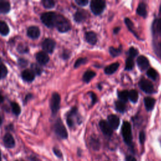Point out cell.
<instances>
[{
    "instance_id": "obj_7",
    "label": "cell",
    "mask_w": 161,
    "mask_h": 161,
    "mask_svg": "<svg viewBox=\"0 0 161 161\" xmlns=\"http://www.w3.org/2000/svg\"><path fill=\"white\" fill-rule=\"evenodd\" d=\"M140 88L147 94H152L154 92V88L152 83L147 79H142L138 82Z\"/></svg>"
},
{
    "instance_id": "obj_30",
    "label": "cell",
    "mask_w": 161,
    "mask_h": 161,
    "mask_svg": "<svg viewBox=\"0 0 161 161\" xmlns=\"http://www.w3.org/2000/svg\"><path fill=\"white\" fill-rule=\"evenodd\" d=\"M11 108H12V111H13V113L14 114H16V116L19 115L21 113V108L19 107V104L16 102H11Z\"/></svg>"
},
{
    "instance_id": "obj_14",
    "label": "cell",
    "mask_w": 161,
    "mask_h": 161,
    "mask_svg": "<svg viewBox=\"0 0 161 161\" xmlns=\"http://www.w3.org/2000/svg\"><path fill=\"white\" fill-rule=\"evenodd\" d=\"M36 58L40 65H45L49 61V57L45 52H39L36 54Z\"/></svg>"
},
{
    "instance_id": "obj_31",
    "label": "cell",
    "mask_w": 161,
    "mask_h": 161,
    "mask_svg": "<svg viewBox=\"0 0 161 161\" xmlns=\"http://www.w3.org/2000/svg\"><path fill=\"white\" fill-rule=\"evenodd\" d=\"M109 52L112 57H115L118 56L121 53V48H114L113 47H111L109 48Z\"/></svg>"
},
{
    "instance_id": "obj_46",
    "label": "cell",
    "mask_w": 161,
    "mask_h": 161,
    "mask_svg": "<svg viewBox=\"0 0 161 161\" xmlns=\"http://www.w3.org/2000/svg\"><path fill=\"white\" fill-rule=\"evenodd\" d=\"M125 161H136V160L133 156L128 155L125 158Z\"/></svg>"
},
{
    "instance_id": "obj_49",
    "label": "cell",
    "mask_w": 161,
    "mask_h": 161,
    "mask_svg": "<svg viewBox=\"0 0 161 161\" xmlns=\"http://www.w3.org/2000/svg\"><path fill=\"white\" fill-rule=\"evenodd\" d=\"M4 101V97L0 94V104H1Z\"/></svg>"
},
{
    "instance_id": "obj_17",
    "label": "cell",
    "mask_w": 161,
    "mask_h": 161,
    "mask_svg": "<svg viewBox=\"0 0 161 161\" xmlns=\"http://www.w3.org/2000/svg\"><path fill=\"white\" fill-rule=\"evenodd\" d=\"M86 40L88 43L90 45H94L96 43L97 38V35L96 34L93 32V31H88L86 33L85 35Z\"/></svg>"
},
{
    "instance_id": "obj_41",
    "label": "cell",
    "mask_w": 161,
    "mask_h": 161,
    "mask_svg": "<svg viewBox=\"0 0 161 161\" xmlns=\"http://www.w3.org/2000/svg\"><path fill=\"white\" fill-rule=\"evenodd\" d=\"M75 2L80 6H85L89 3V1L87 0H75Z\"/></svg>"
},
{
    "instance_id": "obj_45",
    "label": "cell",
    "mask_w": 161,
    "mask_h": 161,
    "mask_svg": "<svg viewBox=\"0 0 161 161\" xmlns=\"http://www.w3.org/2000/svg\"><path fill=\"white\" fill-rule=\"evenodd\" d=\"M156 28L158 31L161 32V18L157 19L156 22Z\"/></svg>"
},
{
    "instance_id": "obj_34",
    "label": "cell",
    "mask_w": 161,
    "mask_h": 161,
    "mask_svg": "<svg viewBox=\"0 0 161 161\" xmlns=\"http://www.w3.org/2000/svg\"><path fill=\"white\" fill-rule=\"evenodd\" d=\"M8 74V69L3 64H0V79H3L6 77Z\"/></svg>"
},
{
    "instance_id": "obj_11",
    "label": "cell",
    "mask_w": 161,
    "mask_h": 161,
    "mask_svg": "<svg viewBox=\"0 0 161 161\" xmlns=\"http://www.w3.org/2000/svg\"><path fill=\"white\" fill-rule=\"evenodd\" d=\"M136 63L139 69L142 70H145L148 68L149 66V62L147 57L143 55H140L137 58Z\"/></svg>"
},
{
    "instance_id": "obj_42",
    "label": "cell",
    "mask_w": 161,
    "mask_h": 161,
    "mask_svg": "<svg viewBox=\"0 0 161 161\" xmlns=\"http://www.w3.org/2000/svg\"><path fill=\"white\" fill-rule=\"evenodd\" d=\"M89 94H90V96H91V99H92V103H91V104L93 105V104H94L96 103V102L97 101V97H96V94H95L94 92H89Z\"/></svg>"
},
{
    "instance_id": "obj_24",
    "label": "cell",
    "mask_w": 161,
    "mask_h": 161,
    "mask_svg": "<svg viewBox=\"0 0 161 161\" xmlns=\"http://www.w3.org/2000/svg\"><path fill=\"white\" fill-rule=\"evenodd\" d=\"M9 32V29L8 25L3 21H0V33L3 35H7Z\"/></svg>"
},
{
    "instance_id": "obj_6",
    "label": "cell",
    "mask_w": 161,
    "mask_h": 161,
    "mask_svg": "<svg viewBox=\"0 0 161 161\" xmlns=\"http://www.w3.org/2000/svg\"><path fill=\"white\" fill-rule=\"evenodd\" d=\"M60 97L57 92H54L50 99V109L52 114L55 115L58 112L60 108Z\"/></svg>"
},
{
    "instance_id": "obj_27",
    "label": "cell",
    "mask_w": 161,
    "mask_h": 161,
    "mask_svg": "<svg viewBox=\"0 0 161 161\" xmlns=\"http://www.w3.org/2000/svg\"><path fill=\"white\" fill-rule=\"evenodd\" d=\"M118 97L119 101L126 103L128 99V91L125 90L122 91H119L118 92Z\"/></svg>"
},
{
    "instance_id": "obj_37",
    "label": "cell",
    "mask_w": 161,
    "mask_h": 161,
    "mask_svg": "<svg viewBox=\"0 0 161 161\" xmlns=\"http://www.w3.org/2000/svg\"><path fill=\"white\" fill-rule=\"evenodd\" d=\"M87 59L86 58L81 57V58H78L74 64V68H77V67H80L81 65L86 64L87 62Z\"/></svg>"
},
{
    "instance_id": "obj_39",
    "label": "cell",
    "mask_w": 161,
    "mask_h": 161,
    "mask_svg": "<svg viewBox=\"0 0 161 161\" xmlns=\"http://www.w3.org/2000/svg\"><path fill=\"white\" fill-rule=\"evenodd\" d=\"M17 50L18 52L21 53H25L28 52V48L27 46L20 44L18 45V48H17Z\"/></svg>"
},
{
    "instance_id": "obj_22",
    "label": "cell",
    "mask_w": 161,
    "mask_h": 161,
    "mask_svg": "<svg viewBox=\"0 0 161 161\" xmlns=\"http://www.w3.org/2000/svg\"><path fill=\"white\" fill-rule=\"evenodd\" d=\"M10 3L5 1H0V13L5 14L10 11Z\"/></svg>"
},
{
    "instance_id": "obj_43",
    "label": "cell",
    "mask_w": 161,
    "mask_h": 161,
    "mask_svg": "<svg viewBox=\"0 0 161 161\" xmlns=\"http://www.w3.org/2000/svg\"><path fill=\"white\" fill-rule=\"evenodd\" d=\"M53 151L55 155L57 157H59V158H62V152H60V150L59 149H58V148H53Z\"/></svg>"
},
{
    "instance_id": "obj_44",
    "label": "cell",
    "mask_w": 161,
    "mask_h": 161,
    "mask_svg": "<svg viewBox=\"0 0 161 161\" xmlns=\"http://www.w3.org/2000/svg\"><path fill=\"white\" fill-rule=\"evenodd\" d=\"M18 63L21 67H25L28 64V61L24 58H20L18 60Z\"/></svg>"
},
{
    "instance_id": "obj_28",
    "label": "cell",
    "mask_w": 161,
    "mask_h": 161,
    "mask_svg": "<svg viewBox=\"0 0 161 161\" xmlns=\"http://www.w3.org/2000/svg\"><path fill=\"white\" fill-rule=\"evenodd\" d=\"M147 75L150 79H152L153 80H155L158 77L157 72L153 68H150L147 70Z\"/></svg>"
},
{
    "instance_id": "obj_33",
    "label": "cell",
    "mask_w": 161,
    "mask_h": 161,
    "mask_svg": "<svg viewBox=\"0 0 161 161\" xmlns=\"http://www.w3.org/2000/svg\"><path fill=\"white\" fill-rule=\"evenodd\" d=\"M42 3L43 7L47 9H51L55 6V2L52 0H43Z\"/></svg>"
},
{
    "instance_id": "obj_38",
    "label": "cell",
    "mask_w": 161,
    "mask_h": 161,
    "mask_svg": "<svg viewBox=\"0 0 161 161\" xmlns=\"http://www.w3.org/2000/svg\"><path fill=\"white\" fill-rule=\"evenodd\" d=\"M138 54V52L137 50V49H136L134 47H130L129 50H128V55H129V57L133 58L134 57H135Z\"/></svg>"
},
{
    "instance_id": "obj_23",
    "label": "cell",
    "mask_w": 161,
    "mask_h": 161,
    "mask_svg": "<svg viewBox=\"0 0 161 161\" xmlns=\"http://www.w3.org/2000/svg\"><path fill=\"white\" fill-rule=\"evenodd\" d=\"M96 75V72L92 70H87L83 75L82 80L85 82H89L90 80L94 77Z\"/></svg>"
},
{
    "instance_id": "obj_15",
    "label": "cell",
    "mask_w": 161,
    "mask_h": 161,
    "mask_svg": "<svg viewBox=\"0 0 161 161\" xmlns=\"http://www.w3.org/2000/svg\"><path fill=\"white\" fill-rule=\"evenodd\" d=\"M3 142L6 147L8 148H13L15 145L14 138L10 133H6L3 137Z\"/></svg>"
},
{
    "instance_id": "obj_4",
    "label": "cell",
    "mask_w": 161,
    "mask_h": 161,
    "mask_svg": "<svg viewBox=\"0 0 161 161\" xmlns=\"http://www.w3.org/2000/svg\"><path fill=\"white\" fill-rule=\"evenodd\" d=\"M90 8L95 15H99L104 11L106 8V2L103 0H92L91 2Z\"/></svg>"
},
{
    "instance_id": "obj_19",
    "label": "cell",
    "mask_w": 161,
    "mask_h": 161,
    "mask_svg": "<svg viewBox=\"0 0 161 161\" xmlns=\"http://www.w3.org/2000/svg\"><path fill=\"white\" fill-rule=\"evenodd\" d=\"M119 66V64L118 62H115V63L111 64L107 66L104 69V72L107 75L113 74L117 70Z\"/></svg>"
},
{
    "instance_id": "obj_47",
    "label": "cell",
    "mask_w": 161,
    "mask_h": 161,
    "mask_svg": "<svg viewBox=\"0 0 161 161\" xmlns=\"http://www.w3.org/2000/svg\"><path fill=\"white\" fill-rule=\"evenodd\" d=\"M119 30H120V28H119V27H116V28H114V30H113L114 33V34H117V33L119 32Z\"/></svg>"
},
{
    "instance_id": "obj_26",
    "label": "cell",
    "mask_w": 161,
    "mask_h": 161,
    "mask_svg": "<svg viewBox=\"0 0 161 161\" xmlns=\"http://www.w3.org/2000/svg\"><path fill=\"white\" fill-rule=\"evenodd\" d=\"M125 23L127 26V28H128V30L136 37L138 38V36H137V34L135 33V30H134V26H133V22L131 21V19L130 18H126L125 19Z\"/></svg>"
},
{
    "instance_id": "obj_13",
    "label": "cell",
    "mask_w": 161,
    "mask_h": 161,
    "mask_svg": "<svg viewBox=\"0 0 161 161\" xmlns=\"http://www.w3.org/2000/svg\"><path fill=\"white\" fill-rule=\"evenodd\" d=\"M27 35L28 37L32 39H36L40 36V29L35 26H31L28 28Z\"/></svg>"
},
{
    "instance_id": "obj_29",
    "label": "cell",
    "mask_w": 161,
    "mask_h": 161,
    "mask_svg": "<svg viewBox=\"0 0 161 161\" xmlns=\"http://www.w3.org/2000/svg\"><path fill=\"white\" fill-rule=\"evenodd\" d=\"M115 108L117 111L119 113H124L126 109V106L125 103L121 101H117L115 102Z\"/></svg>"
},
{
    "instance_id": "obj_52",
    "label": "cell",
    "mask_w": 161,
    "mask_h": 161,
    "mask_svg": "<svg viewBox=\"0 0 161 161\" xmlns=\"http://www.w3.org/2000/svg\"><path fill=\"white\" fill-rule=\"evenodd\" d=\"M0 156H1V155H0Z\"/></svg>"
},
{
    "instance_id": "obj_5",
    "label": "cell",
    "mask_w": 161,
    "mask_h": 161,
    "mask_svg": "<svg viewBox=\"0 0 161 161\" xmlns=\"http://www.w3.org/2000/svg\"><path fill=\"white\" fill-rule=\"evenodd\" d=\"M54 129L56 134L60 137L61 138L65 139L68 136V133L67 131V130L63 124L61 119L58 118L56 121L54 126Z\"/></svg>"
},
{
    "instance_id": "obj_12",
    "label": "cell",
    "mask_w": 161,
    "mask_h": 161,
    "mask_svg": "<svg viewBox=\"0 0 161 161\" xmlns=\"http://www.w3.org/2000/svg\"><path fill=\"white\" fill-rule=\"evenodd\" d=\"M108 123L112 129L116 130L119 125V118L114 114H111L108 116Z\"/></svg>"
},
{
    "instance_id": "obj_2",
    "label": "cell",
    "mask_w": 161,
    "mask_h": 161,
    "mask_svg": "<svg viewBox=\"0 0 161 161\" xmlns=\"http://www.w3.org/2000/svg\"><path fill=\"white\" fill-rule=\"evenodd\" d=\"M55 26L57 30L61 33L68 31L70 29V24L69 21L63 16L57 14Z\"/></svg>"
},
{
    "instance_id": "obj_40",
    "label": "cell",
    "mask_w": 161,
    "mask_h": 161,
    "mask_svg": "<svg viewBox=\"0 0 161 161\" xmlns=\"http://www.w3.org/2000/svg\"><path fill=\"white\" fill-rule=\"evenodd\" d=\"M145 138H146V136H145V132L143 131H140V133H139V141H140V143L141 144H143L145 143Z\"/></svg>"
},
{
    "instance_id": "obj_1",
    "label": "cell",
    "mask_w": 161,
    "mask_h": 161,
    "mask_svg": "<svg viewBox=\"0 0 161 161\" xmlns=\"http://www.w3.org/2000/svg\"><path fill=\"white\" fill-rule=\"evenodd\" d=\"M121 135L125 143L131 146L132 145V132L131 126L129 122H123L121 126Z\"/></svg>"
},
{
    "instance_id": "obj_20",
    "label": "cell",
    "mask_w": 161,
    "mask_h": 161,
    "mask_svg": "<svg viewBox=\"0 0 161 161\" xmlns=\"http://www.w3.org/2000/svg\"><path fill=\"white\" fill-rule=\"evenodd\" d=\"M136 13L142 17H143V18L147 17V7H146V4L144 3H139L136 9Z\"/></svg>"
},
{
    "instance_id": "obj_48",
    "label": "cell",
    "mask_w": 161,
    "mask_h": 161,
    "mask_svg": "<svg viewBox=\"0 0 161 161\" xmlns=\"http://www.w3.org/2000/svg\"><path fill=\"white\" fill-rule=\"evenodd\" d=\"M69 56H70V55L68 54V53H65V52H64V53H63V57H64V59L68 58L69 57Z\"/></svg>"
},
{
    "instance_id": "obj_51",
    "label": "cell",
    "mask_w": 161,
    "mask_h": 161,
    "mask_svg": "<svg viewBox=\"0 0 161 161\" xmlns=\"http://www.w3.org/2000/svg\"><path fill=\"white\" fill-rule=\"evenodd\" d=\"M2 123H3V119H2V118H1V116H0V125H1V124H2Z\"/></svg>"
},
{
    "instance_id": "obj_50",
    "label": "cell",
    "mask_w": 161,
    "mask_h": 161,
    "mask_svg": "<svg viewBox=\"0 0 161 161\" xmlns=\"http://www.w3.org/2000/svg\"><path fill=\"white\" fill-rule=\"evenodd\" d=\"M158 49H159V53H160V56L161 57V44L159 45V47H158Z\"/></svg>"
},
{
    "instance_id": "obj_21",
    "label": "cell",
    "mask_w": 161,
    "mask_h": 161,
    "mask_svg": "<svg viewBox=\"0 0 161 161\" xmlns=\"http://www.w3.org/2000/svg\"><path fill=\"white\" fill-rule=\"evenodd\" d=\"M86 13L84 11H77L74 15V19L77 23H80L86 18Z\"/></svg>"
},
{
    "instance_id": "obj_32",
    "label": "cell",
    "mask_w": 161,
    "mask_h": 161,
    "mask_svg": "<svg viewBox=\"0 0 161 161\" xmlns=\"http://www.w3.org/2000/svg\"><path fill=\"white\" fill-rule=\"evenodd\" d=\"M134 67V62L133 58L130 57H128L126 60V65H125V70H131Z\"/></svg>"
},
{
    "instance_id": "obj_3",
    "label": "cell",
    "mask_w": 161,
    "mask_h": 161,
    "mask_svg": "<svg viewBox=\"0 0 161 161\" xmlns=\"http://www.w3.org/2000/svg\"><path fill=\"white\" fill-rule=\"evenodd\" d=\"M57 14L54 12H46L41 15L40 19L42 23L48 28L55 26Z\"/></svg>"
},
{
    "instance_id": "obj_36",
    "label": "cell",
    "mask_w": 161,
    "mask_h": 161,
    "mask_svg": "<svg viewBox=\"0 0 161 161\" xmlns=\"http://www.w3.org/2000/svg\"><path fill=\"white\" fill-rule=\"evenodd\" d=\"M90 144L92 148V149L97 150L99 148V142L97 139H96L94 138H92L91 139Z\"/></svg>"
},
{
    "instance_id": "obj_18",
    "label": "cell",
    "mask_w": 161,
    "mask_h": 161,
    "mask_svg": "<svg viewBox=\"0 0 161 161\" xmlns=\"http://www.w3.org/2000/svg\"><path fill=\"white\" fill-rule=\"evenodd\" d=\"M155 104V99L153 97H146L144 99V104L146 109L148 111H150L153 109Z\"/></svg>"
},
{
    "instance_id": "obj_25",
    "label": "cell",
    "mask_w": 161,
    "mask_h": 161,
    "mask_svg": "<svg viewBox=\"0 0 161 161\" xmlns=\"http://www.w3.org/2000/svg\"><path fill=\"white\" fill-rule=\"evenodd\" d=\"M128 99L133 103L137 102L138 99V94L136 90H131L128 92Z\"/></svg>"
},
{
    "instance_id": "obj_16",
    "label": "cell",
    "mask_w": 161,
    "mask_h": 161,
    "mask_svg": "<svg viewBox=\"0 0 161 161\" xmlns=\"http://www.w3.org/2000/svg\"><path fill=\"white\" fill-rule=\"evenodd\" d=\"M35 77V74L31 70L26 69L23 70L21 73L22 79L26 82H31L34 80Z\"/></svg>"
},
{
    "instance_id": "obj_9",
    "label": "cell",
    "mask_w": 161,
    "mask_h": 161,
    "mask_svg": "<svg viewBox=\"0 0 161 161\" xmlns=\"http://www.w3.org/2000/svg\"><path fill=\"white\" fill-rule=\"evenodd\" d=\"M55 47V42L50 38H46L42 42V48L44 51L48 53H52Z\"/></svg>"
},
{
    "instance_id": "obj_35",
    "label": "cell",
    "mask_w": 161,
    "mask_h": 161,
    "mask_svg": "<svg viewBox=\"0 0 161 161\" xmlns=\"http://www.w3.org/2000/svg\"><path fill=\"white\" fill-rule=\"evenodd\" d=\"M31 67V70L33 72V73L35 74H36V75L41 74V73L42 72V69L39 65H38L36 64H32Z\"/></svg>"
},
{
    "instance_id": "obj_8",
    "label": "cell",
    "mask_w": 161,
    "mask_h": 161,
    "mask_svg": "<svg viewBox=\"0 0 161 161\" xmlns=\"http://www.w3.org/2000/svg\"><path fill=\"white\" fill-rule=\"evenodd\" d=\"M74 118H79L78 113H77V109L75 107L72 108L67 115L66 121H67V123L69 127H72L74 125Z\"/></svg>"
},
{
    "instance_id": "obj_10",
    "label": "cell",
    "mask_w": 161,
    "mask_h": 161,
    "mask_svg": "<svg viewBox=\"0 0 161 161\" xmlns=\"http://www.w3.org/2000/svg\"><path fill=\"white\" fill-rule=\"evenodd\" d=\"M99 128L103 133L108 136H110L113 134V129L109 123L105 120H101L99 123Z\"/></svg>"
}]
</instances>
